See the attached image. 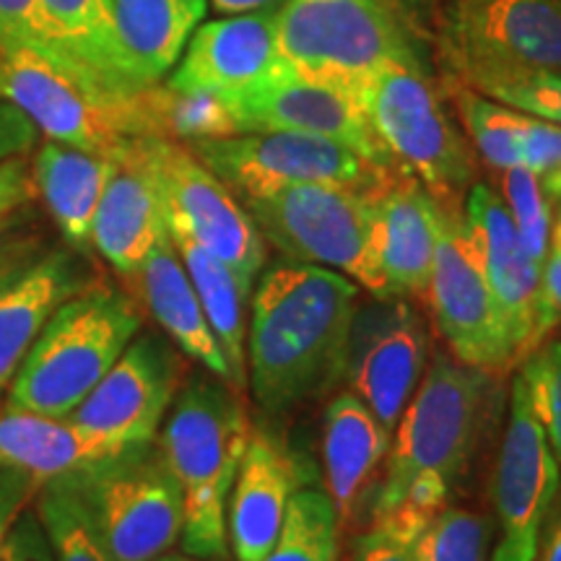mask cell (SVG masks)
<instances>
[{
    "mask_svg": "<svg viewBox=\"0 0 561 561\" xmlns=\"http://www.w3.org/2000/svg\"><path fill=\"white\" fill-rule=\"evenodd\" d=\"M115 172V157L45 138L32 159L34 191L45 203L70 248L91 250V224L104 187Z\"/></svg>",
    "mask_w": 561,
    "mask_h": 561,
    "instance_id": "obj_26",
    "label": "cell"
},
{
    "mask_svg": "<svg viewBox=\"0 0 561 561\" xmlns=\"http://www.w3.org/2000/svg\"><path fill=\"white\" fill-rule=\"evenodd\" d=\"M301 486V462L271 432L252 426L227 504L229 551L263 561L276 543L289 500Z\"/></svg>",
    "mask_w": 561,
    "mask_h": 561,
    "instance_id": "obj_22",
    "label": "cell"
},
{
    "mask_svg": "<svg viewBox=\"0 0 561 561\" xmlns=\"http://www.w3.org/2000/svg\"><path fill=\"white\" fill-rule=\"evenodd\" d=\"M187 377V356L161 331L140 328L70 421L112 447L157 439Z\"/></svg>",
    "mask_w": 561,
    "mask_h": 561,
    "instance_id": "obj_14",
    "label": "cell"
},
{
    "mask_svg": "<svg viewBox=\"0 0 561 561\" xmlns=\"http://www.w3.org/2000/svg\"><path fill=\"white\" fill-rule=\"evenodd\" d=\"M39 489L42 483L32 479L30 473L13 471V468H0V543L9 536V530L21 517V512L32 507Z\"/></svg>",
    "mask_w": 561,
    "mask_h": 561,
    "instance_id": "obj_42",
    "label": "cell"
},
{
    "mask_svg": "<svg viewBox=\"0 0 561 561\" xmlns=\"http://www.w3.org/2000/svg\"><path fill=\"white\" fill-rule=\"evenodd\" d=\"M185 146L240 201L310 182L375 187L396 170L371 164L333 140L289 130H252Z\"/></svg>",
    "mask_w": 561,
    "mask_h": 561,
    "instance_id": "obj_11",
    "label": "cell"
},
{
    "mask_svg": "<svg viewBox=\"0 0 561 561\" xmlns=\"http://www.w3.org/2000/svg\"><path fill=\"white\" fill-rule=\"evenodd\" d=\"M37 198L32 164L24 157L0 161V219L16 216Z\"/></svg>",
    "mask_w": 561,
    "mask_h": 561,
    "instance_id": "obj_45",
    "label": "cell"
},
{
    "mask_svg": "<svg viewBox=\"0 0 561 561\" xmlns=\"http://www.w3.org/2000/svg\"><path fill=\"white\" fill-rule=\"evenodd\" d=\"M515 377L561 466V341H543L533 348Z\"/></svg>",
    "mask_w": 561,
    "mask_h": 561,
    "instance_id": "obj_38",
    "label": "cell"
},
{
    "mask_svg": "<svg viewBox=\"0 0 561 561\" xmlns=\"http://www.w3.org/2000/svg\"><path fill=\"white\" fill-rule=\"evenodd\" d=\"M39 128L24 110L0 100V161L16 159L39 146Z\"/></svg>",
    "mask_w": 561,
    "mask_h": 561,
    "instance_id": "obj_43",
    "label": "cell"
},
{
    "mask_svg": "<svg viewBox=\"0 0 561 561\" xmlns=\"http://www.w3.org/2000/svg\"><path fill=\"white\" fill-rule=\"evenodd\" d=\"M559 486L561 466L515 377L494 471V510L502 536L491 561H536Z\"/></svg>",
    "mask_w": 561,
    "mask_h": 561,
    "instance_id": "obj_15",
    "label": "cell"
},
{
    "mask_svg": "<svg viewBox=\"0 0 561 561\" xmlns=\"http://www.w3.org/2000/svg\"><path fill=\"white\" fill-rule=\"evenodd\" d=\"M486 371L447 354L432 356L392 430L385 473L371 500V528L411 546L450 502L471 466L491 398Z\"/></svg>",
    "mask_w": 561,
    "mask_h": 561,
    "instance_id": "obj_2",
    "label": "cell"
},
{
    "mask_svg": "<svg viewBox=\"0 0 561 561\" xmlns=\"http://www.w3.org/2000/svg\"><path fill=\"white\" fill-rule=\"evenodd\" d=\"M214 9L219 13H248V11H261L271 9V5H280L284 0H210Z\"/></svg>",
    "mask_w": 561,
    "mask_h": 561,
    "instance_id": "obj_48",
    "label": "cell"
},
{
    "mask_svg": "<svg viewBox=\"0 0 561 561\" xmlns=\"http://www.w3.org/2000/svg\"><path fill=\"white\" fill-rule=\"evenodd\" d=\"M439 219V201L398 167L371 191L369 261L375 297H424Z\"/></svg>",
    "mask_w": 561,
    "mask_h": 561,
    "instance_id": "obj_17",
    "label": "cell"
},
{
    "mask_svg": "<svg viewBox=\"0 0 561 561\" xmlns=\"http://www.w3.org/2000/svg\"><path fill=\"white\" fill-rule=\"evenodd\" d=\"M55 47L117 96L138 94L123 58L110 0H37Z\"/></svg>",
    "mask_w": 561,
    "mask_h": 561,
    "instance_id": "obj_29",
    "label": "cell"
},
{
    "mask_svg": "<svg viewBox=\"0 0 561 561\" xmlns=\"http://www.w3.org/2000/svg\"><path fill=\"white\" fill-rule=\"evenodd\" d=\"M149 561H221V559H201V557H193V553H178V551H164V553H159V557H153V559H149Z\"/></svg>",
    "mask_w": 561,
    "mask_h": 561,
    "instance_id": "obj_50",
    "label": "cell"
},
{
    "mask_svg": "<svg viewBox=\"0 0 561 561\" xmlns=\"http://www.w3.org/2000/svg\"><path fill=\"white\" fill-rule=\"evenodd\" d=\"M502 198L507 203L512 221L517 227L523 250L528 252L533 263L543 268L546 252H549L553 216L549 193L538 174H533L528 167H512L502 172Z\"/></svg>",
    "mask_w": 561,
    "mask_h": 561,
    "instance_id": "obj_36",
    "label": "cell"
},
{
    "mask_svg": "<svg viewBox=\"0 0 561 561\" xmlns=\"http://www.w3.org/2000/svg\"><path fill=\"white\" fill-rule=\"evenodd\" d=\"M0 47H32V50L47 55V58L73 66L55 47L37 0H0Z\"/></svg>",
    "mask_w": 561,
    "mask_h": 561,
    "instance_id": "obj_39",
    "label": "cell"
},
{
    "mask_svg": "<svg viewBox=\"0 0 561 561\" xmlns=\"http://www.w3.org/2000/svg\"><path fill=\"white\" fill-rule=\"evenodd\" d=\"M128 280L133 284L130 294L138 299L140 307H146L159 331L187 359L201 364L210 375L231 385L229 364L224 359V351L214 331H210L193 280L187 276L170 234L151 250L140 271Z\"/></svg>",
    "mask_w": 561,
    "mask_h": 561,
    "instance_id": "obj_24",
    "label": "cell"
},
{
    "mask_svg": "<svg viewBox=\"0 0 561 561\" xmlns=\"http://www.w3.org/2000/svg\"><path fill=\"white\" fill-rule=\"evenodd\" d=\"M0 561H58L55 559L50 536L34 507L21 512L9 536L0 543Z\"/></svg>",
    "mask_w": 561,
    "mask_h": 561,
    "instance_id": "obj_41",
    "label": "cell"
},
{
    "mask_svg": "<svg viewBox=\"0 0 561 561\" xmlns=\"http://www.w3.org/2000/svg\"><path fill=\"white\" fill-rule=\"evenodd\" d=\"M439 206L437 250L424 294L434 328L460 364L486 371L491 377H502L510 367H515V354L468 242L462 203H439Z\"/></svg>",
    "mask_w": 561,
    "mask_h": 561,
    "instance_id": "obj_12",
    "label": "cell"
},
{
    "mask_svg": "<svg viewBox=\"0 0 561 561\" xmlns=\"http://www.w3.org/2000/svg\"><path fill=\"white\" fill-rule=\"evenodd\" d=\"M390 439L392 434L382 421L354 392L343 390L331 398L322 416V468L341 528L359 512L371 481L388 458Z\"/></svg>",
    "mask_w": 561,
    "mask_h": 561,
    "instance_id": "obj_25",
    "label": "cell"
},
{
    "mask_svg": "<svg viewBox=\"0 0 561 561\" xmlns=\"http://www.w3.org/2000/svg\"><path fill=\"white\" fill-rule=\"evenodd\" d=\"M123 58L138 91L157 87L178 66L206 16V0H110Z\"/></svg>",
    "mask_w": 561,
    "mask_h": 561,
    "instance_id": "obj_27",
    "label": "cell"
},
{
    "mask_svg": "<svg viewBox=\"0 0 561 561\" xmlns=\"http://www.w3.org/2000/svg\"><path fill=\"white\" fill-rule=\"evenodd\" d=\"M276 30L289 73L354 96L377 70L424 66L401 0H284Z\"/></svg>",
    "mask_w": 561,
    "mask_h": 561,
    "instance_id": "obj_5",
    "label": "cell"
},
{
    "mask_svg": "<svg viewBox=\"0 0 561 561\" xmlns=\"http://www.w3.org/2000/svg\"><path fill=\"white\" fill-rule=\"evenodd\" d=\"M121 450L68 416L0 409V468L30 473L39 483L79 471Z\"/></svg>",
    "mask_w": 561,
    "mask_h": 561,
    "instance_id": "obj_28",
    "label": "cell"
},
{
    "mask_svg": "<svg viewBox=\"0 0 561 561\" xmlns=\"http://www.w3.org/2000/svg\"><path fill=\"white\" fill-rule=\"evenodd\" d=\"M462 224L473 257L500 310L515 364L546 341L541 322V265L523 250L507 203L483 182L468 187Z\"/></svg>",
    "mask_w": 561,
    "mask_h": 561,
    "instance_id": "obj_16",
    "label": "cell"
},
{
    "mask_svg": "<svg viewBox=\"0 0 561 561\" xmlns=\"http://www.w3.org/2000/svg\"><path fill=\"white\" fill-rule=\"evenodd\" d=\"M455 62L468 89L523 115L561 125V70L462 53H455Z\"/></svg>",
    "mask_w": 561,
    "mask_h": 561,
    "instance_id": "obj_31",
    "label": "cell"
},
{
    "mask_svg": "<svg viewBox=\"0 0 561 561\" xmlns=\"http://www.w3.org/2000/svg\"><path fill=\"white\" fill-rule=\"evenodd\" d=\"M250 434L244 396L210 371L185 377L157 434L182 491L185 553L229 561L227 504Z\"/></svg>",
    "mask_w": 561,
    "mask_h": 561,
    "instance_id": "obj_3",
    "label": "cell"
},
{
    "mask_svg": "<svg viewBox=\"0 0 561 561\" xmlns=\"http://www.w3.org/2000/svg\"><path fill=\"white\" fill-rule=\"evenodd\" d=\"M115 561H149L182 533V491L157 439L125 445L58 479Z\"/></svg>",
    "mask_w": 561,
    "mask_h": 561,
    "instance_id": "obj_6",
    "label": "cell"
},
{
    "mask_svg": "<svg viewBox=\"0 0 561 561\" xmlns=\"http://www.w3.org/2000/svg\"><path fill=\"white\" fill-rule=\"evenodd\" d=\"M138 94H112L32 47H0V100L24 110L50 140L115 157L130 138L151 136Z\"/></svg>",
    "mask_w": 561,
    "mask_h": 561,
    "instance_id": "obj_8",
    "label": "cell"
},
{
    "mask_svg": "<svg viewBox=\"0 0 561 561\" xmlns=\"http://www.w3.org/2000/svg\"><path fill=\"white\" fill-rule=\"evenodd\" d=\"M242 133L252 130H289L318 136L346 146L371 164L396 167L382 140L371 128L367 112L348 91L314 83L299 76H276L252 94L231 104Z\"/></svg>",
    "mask_w": 561,
    "mask_h": 561,
    "instance_id": "obj_19",
    "label": "cell"
},
{
    "mask_svg": "<svg viewBox=\"0 0 561 561\" xmlns=\"http://www.w3.org/2000/svg\"><path fill=\"white\" fill-rule=\"evenodd\" d=\"M356 100L398 170L416 178L439 203H462L473 185L476 159L424 66L377 70Z\"/></svg>",
    "mask_w": 561,
    "mask_h": 561,
    "instance_id": "obj_7",
    "label": "cell"
},
{
    "mask_svg": "<svg viewBox=\"0 0 561 561\" xmlns=\"http://www.w3.org/2000/svg\"><path fill=\"white\" fill-rule=\"evenodd\" d=\"M375 187L310 182L240 203L261 229L263 240L286 261L333 268L371 294L375 273L369 261V229Z\"/></svg>",
    "mask_w": 561,
    "mask_h": 561,
    "instance_id": "obj_9",
    "label": "cell"
},
{
    "mask_svg": "<svg viewBox=\"0 0 561 561\" xmlns=\"http://www.w3.org/2000/svg\"><path fill=\"white\" fill-rule=\"evenodd\" d=\"M351 561H416L411 549L380 530H367L356 538Z\"/></svg>",
    "mask_w": 561,
    "mask_h": 561,
    "instance_id": "obj_47",
    "label": "cell"
},
{
    "mask_svg": "<svg viewBox=\"0 0 561 561\" xmlns=\"http://www.w3.org/2000/svg\"><path fill=\"white\" fill-rule=\"evenodd\" d=\"M515 138L523 167L541 180L561 174V125L515 110Z\"/></svg>",
    "mask_w": 561,
    "mask_h": 561,
    "instance_id": "obj_40",
    "label": "cell"
},
{
    "mask_svg": "<svg viewBox=\"0 0 561 561\" xmlns=\"http://www.w3.org/2000/svg\"><path fill=\"white\" fill-rule=\"evenodd\" d=\"M541 182H543L546 193H549V198L557 201L559 208H561V174H553V178H546Z\"/></svg>",
    "mask_w": 561,
    "mask_h": 561,
    "instance_id": "obj_51",
    "label": "cell"
},
{
    "mask_svg": "<svg viewBox=\"0 0 561 561\" xmlns=\"http://www.w3.org/2000/svg\"><path fill=\"white\" fill-rule=\"evenodd\" d=\"M356 280L312 263L261 271L248 314V390L265 413H289L343 380Z\"/></svg>",
    "mask_w": 561,
    "mask_h": 561,
    "instance_id": "obj_1",
    "label": "cell"
},
{
    "mask_svg": "<svg viewBox=\"0 0 561 561\" xmlns=\"http://www.w3.org/2000/svg\"><path fill=\"white\" fill-rule=\"evenodd\" d=\"M24 221V216H5V219H0V231H5V229H11V227H16V224H21Z\"/></svg>",
    "mask_w": 561,
    "mask_h": 561,
    "instance_id": "obj_52",
    "label": "cell"
},
{
    "mask_svg": "<svg viewBox=\"0 0 561 561\" xmlns=\"http://www.w3.org/2000/svg\"><path fill=\"white\" fill-rule=\"evenodd\" d=\"M138 138H130L115 153V172L91 224V250L123 278L136 276L151 250L170 234L157 180L140 153Z\"/></svg>",
    "mask_w": 561,
    "mask_h": 561,
    "instance_id": "obj_21",
    "label": "cell"
},
{
    "mask_svg": "<svg viewBox=\"0 0 561 561\" xmlns=\"http://www.w3.org/2000/svg\"><path fill=\"white\" fill-rule=\"evenodd\" d=\"M138 146L157 180L167 229L191 237L227 263L252 297L268 261V242L240 198L180 140L140 136Z\"/></svg>",
    "mask_w": 561,
    "mask_h": 561,
    "instance_id": "obj_10",
    "label": "cell"
},
{
    "mask_svg": "<svg viewBox=\"0 0 561 561\" xmlns=\"http://www.w3.org/2000/svg\"><path fill=\"white\" fill-rule=\"evenodd\" d=\"M491 523L473 510L450 507L439 512L411 541L416 561H486Z\"/></svg>",
    "mask_w": 561,
    "mask_h": 561,
    "instance_id": "obj_35",
    "label": "cell"
},
{
    "mask_svg": "<svg viewBox=\"0 0 561 561\" xmlns=\"http://www.w3.org/2000/svg\"><path fill=\"white\" fill-rule=\"evenodd\" d=\"M32 507L50 536L58 561H115L91 530L79 502L58 479L42 483Z\"/></svg>",
    "mask_w": 561,
    "mask_h": 561,
    "instance_id": "obj_34",
    "label": "cell"
},
{
    "mask_svg": "<svg viewBox=\"0 0 561 561\" xmlns=\"http://www.w3.org/2000/svg\"><path fill=\"white\" fill-rule=\"evenodd\" d=\"M100 276L89 252L70 244H45L37 255L0 278V405L19 364L45 325L70 297Z\"/></svg>",
    "mask_w": 561,
    "mask_h": 561,
    "instance_id": "obj_20",
    "label": "cell"
},
{
    "mask_svg": "<svg viewBox=\"0 0 561 561\" xmlns=\"http://www.w3.org/2000/svg\"><path fill=\"white\" fill-rule=\"evenodd\" d=\"M151 136L195 144V140L240 136L234 112L221 96L203 89H174L170 83L144 89L138 94Z\"/></svg>",
    "mask_w": 561,
    "mask_h": 561,
    "instance_id": "obj_32",
    "label": "cell"
},
{
    "mask_svg": "<svg viewBox=\"0 0 561 561\" xmlns=\"http://www.w3.org/2000/svg\"><path fill=\"white\" fill-rule=\"evenodd\" d=\"M278 5L208 21L193 32L180 66L167 79L174 89H203L234 104L284 73L278 55Z\"/></svg>",
    "mask_w": 561,
    "mask_h": 561,
    "instance_id": "obj_18",
    "label": "cell"
},
{
    "mask_svg": "<svg viewBox=\"0 0 561 561\" xmlns=\"http://www.w3.org/2000/svg\"><path fill=\"white\" fill-rule=\"evenodd\" d=\"M426 328L405 297L359 299L351 320L343 380L392 434L426 371Z\"/></svg>",
    "mask_w": 561,
    "mask_h": 561,
    "instance_id": "obj_13",
    "label": "cell"
},
{
    "mask_svg": "<svg viewBox=\"0 0 561 561\" xmlns=\"http://www.w3.org/2000/svg\"><path fill=\"white\" fill-rule=\"evenodd\" d=\"M458 104L468 136L489 167L500 172L523 167L515 138V110L504 107V104L489 100V96L468 87L458 91Z\"/></svg>",
    "mask_w": 561,
    "mask_h": 561,
    "instance_id": "obj_37",
    "label": "cell"
},
{
    "mask_svg": "<svg viewBox=\"0 0 561 561\" xmlns=\"http://www.w3.org/2000/svg\"><path fill=\"white\" fill-rule=\"evenodd\" d=\"M144 328L130 291L96 278L53 314L19 364L0 409L70 416Z\"/></svg>",
    "mask_w": 561,
    "mask_h": 561,
    "instance_id": "obj_4",
    "label": "cell"
},
{
    "mask_svg": "<svg viewBox=\"0 0 561 561\" xmlns=\"http://www.w3.org/2000/svg\"><path fill=\"white\" fill-rule=\"evenodd\" d=\"M541 322L546 335L561 322V208L553 221L549 252H546L541 271Z\"/></svg>",
    "mask_w": 561,
    "mask_h": 561,
    "instance_id": "obj_44",
    "label": "cell"
},
{
    "mask_svg": "<svg viewBox=\"0 0 561 561\" xmlns=\"http://www.w3.org/2000/svg\"><path fill=\"white\" fill-rule=\"evenodd\" d=\"M536 561H561V512L553 520L546 541L541 538V549H538Z\"/></svg>",
    "mask_w": 561,
    "mask_h": 561,
    "instance_id": "obj_49",
    "label": "cell"
},
{
    "mask_svg": "<svg viewBox=\"0 0 561 561\" xmlns=\"http://www.w3.org/2000/svg\"><path fill=\"white\" fill-rule=\"evenodd\" d=\"M170 237L187 276L193 280L210 331L224 351V359L229 364L231 388L244 396V390H248V354H244L248 312H244V307H248L250 294L242 289L240 278L227 263L210 255L191 237L178 234V231H170Z\"/></svg>",
    "mask_w": 561,
    "mask_h": 561,
    "instance_id": "obj_30",
    "label": "cell"
},
{
    "mask_svg": "<svg viewBox=\"0 0 561 561\" xmlns=\"http://www.w3.org/2000/svg\"><path fill=\"white\" fill-rule=\"evenodd\" d=\"M47 240L37 231H24L16 227L0 231V278H5L13 268H19L21 263H26L30 257L45 248Z\"/></svg>",
    "mask_w": 561,
    "mask_h": 561,
    "instance_id": "obj_46",
    "label": "cell"
},
{
    "mask_svg": "<svg viewBox=\"0 0 561 561\" xmlns=\"http://www.w3.org/2000/svg\"><path fill=\"white\" fill-rule=\"evenodd\" d=\"M455 53L561 70V0H455Z\"/></svg>",
    "mask_w": 561,
    "mask_h": 561,
    "instance_id": "obj_23",
    "label": "cell"
},
{
    "mask_svg": "<svg viewBox=\"0 0 561 561\" xmlns=\"http://www.w3.org/2000/svg\"><path fill=\"white\" fill-rule=\"evenodd\" d=\"M339 538L341 520L328 491L299 489L263 561H339Z\"/></svg>",
    "mask_w": 561,
    "mask_h": 561,
    "instance_id": "obj_33",
    "label": "cell"
}]
</instances>
